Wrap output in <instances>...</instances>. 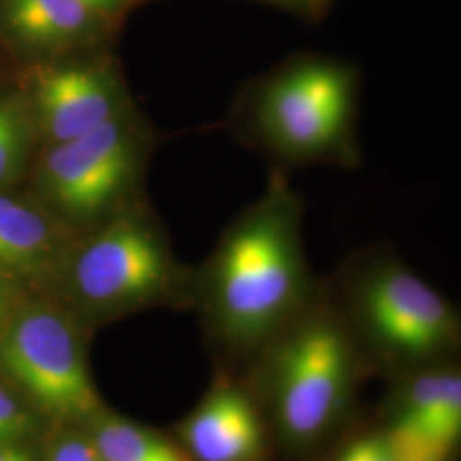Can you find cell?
<instances>
[{
	"instance_id": "6da1fadb",
	"label": "cell",
	"mask_w": 461,
	"mask_h": 461,
	"mask_svg": "<svg viewBox=\"0 0 461 461\" xmlns=\"http://www.w3.org/2000/svg\"><path fill=\"white\" fill-rule=\"evenodd\" d=\"M304 203L289 173L270 167L260 197L222 230L195 268L192 306L232 350L267 347L320 294L303 238Z\"/></svg>"
},
{
	"instance_id": "7a4b0ae2",
	"label": "cell",
	"mask_w": 461,
	"mask_h": 461,
	"mask_svg": "<svg viewBox=\"0 0 461 461\" xmlns=\"http://www.w3.org/2000/svg\"><path fill=\"white\" fill-rule=\"evenodd\" d=\"M359 68L327 55L301 53L243 84L222 129L270 167L361 165Z\"/></svg>"
},
{
	"instance_id": "3957f363",
	"label": "cell",
	"mask_w": 461,
	"mask_h": 461,
	"mask_svg": "<svg viewBox=\"0 0 461 461\" xmlns=\"http://www.w3.org/2000/svg\"><path fill=\"white\" fill-rule=\"evenodd\" d=\"M325 297L354 342L388 363H434L460 339L456 308L386 247L359 251Z\"/></svg>"
},
{
	"instance_id": "277c9868",
	"label": "cell",
	"mask_w": 461,
	"mask_h": 461,
	"mask_svg": "<svg viewBox=\"0 0 461 461\" xmlns=\"http://www.w3.org/2000/svg\"><path fill=\"white\" fill-rule=\"evenodd\" d=\"M268 393L280 434L308 445L346 411L354 384L356 342L323 289L268 344Z\"/></svg>"
},
{
	"instance_id": "5b68a950",
	"label": "cell",
	"mask_w": 461,
	"mask_h": 461,
	"mask_svg": "<svg viewBox=\"0 0 461 461\" xmlns=\"http://www.w3.org/2000/svg\"><path fill=\"white\" fill-rule=\"evenodd\" d=\"M194 274L175 258L161 228L127 205L79 248L70 284L87 310L112 314L158 301L192 304Z\"/></svg>"
},
{
	"instance_id": "8992f818",
	"label": "cell",
	"mask_w": 461,
	"mask_h": 461,
	"mask_svg": "<svg viewBox=\"0 0 461 461\" xmlns=\"http://www.w3.org/2000/svg\"><path fill=\"white\" fill-rule=\"evenodd\" d=\"M0 366L55 419L95 420L101 412L79 333L66 314L53 308H26L4 325Z\"/></svg>"
},
{
	"instance_id": "52a82bcc",
	"label": "cell",
	"mask_w": 461,
	"mask_h": 461,
	"mask_svg": "<svg viewBox=\"0 0 461 461\" xmlns=\"http://www.w3.org/2000/svg\"><path fill=\"white\" fill-rule=\"evenodd\" d=\"M148 144L131 108L91 132L55 144L45 161L50 197L76 222L106 221L127 207Z\"/></svg>"
},
{
	"instance_id": "ba28073f",
	"label": "cell",
	"mask_w": 461,
	"mask_h": 461,
	"mask_svg": "<svg viewBox=\"0 0 461 461\" xmlns=\"http://www.w3.org/2000/svg\"><path fill=\"white\" fill-rule=\"evenodd\" d=\"M34 103L55 144L91 132L129 110L118 74L98 60L45 68L36 76Z\"/></svg>"
},
{
	"instance_id": "9c48e42d",
	"label": "cell",
	"mask_w": 461,
	"mask_h": 461,
	"mask_svg": "<svg viewBox=\"0 0 461 461\" xmlns=\"http://www.w3.org/2000/svg\"><path fill=\"white\" fill-rule=\"evenodd\" d=\"M183 449L194 461H257L265 447L262 417L245 392L219 384L183 420Z\"/></svg>"
},
{
	"instance_id": "30bf717a",
	"label": "cell",
	"mask_w": 461,
	"mask_h": 461,
	"mask_svg": "<svg viewBox=\"0 0 461 461\" xmlns=\"http://www.w3.org/2000/svg\"><path fill=\"white\" fill-rule=\"evenodd\" d=\"M83 0H9L5 19L26 43L55 47L79 40L91 26Z\"/></svg>"
},
{
	"instance_id": "8fae6325",
	"label": "cell",
	"mask_w": 461,
	"mask_h": 461,
	"mask_svg": "<svg viewBox=\"0 0 461 461\" xmlns=\"http://www.w3.org/2000/svg\"><path fill=\"white\" fill-rule=\"evenodd\" d=\"M51 230L32 209L0 194V267L33 270L49 260Z\"/></svg>"
},
{
	"instance_id": "7c38bea8",
	"label": "cell",
	"mask_w": 461,
	"mask_h": 461,
	"mask_svg": "<svg viewBox=\"0 0 461 461\" xmlns=\"http://www.w3.org/2000/svg\"><path fill=\"white\" fill-rule=\"evenodd\" d=\"M89 438L104 461H194L183 446L125 419L98 415Z\"/></svg>"
},
{
	"instance_id": "4fadbf2b",
	"label": "cell",
	"mask_w": 461,
	"mask_h": 461,
	"mask_svg": "<svg viewBox=\"0 0 461 461\" xmlns=\"http://www.w3.org/2000/svg\"><path fill=\"white\" fill-rule=\"evenodd\" d=\"M26 129L16 110L0 101V186L14 182L26 158Z\"/></svg>"
},
{
	"instance_id": "5bb4252c",
	"label": "cell",
	"mask_w": 461,
	"mask_h": 461,
	"mask_svg": "<svg viewBox=\"0 0 461 461\" xmlns=\"http://www.w3.org/2000/svg\"><path fill=\"white\" fill-rule=\"evenodd\" d=\"M33 430L32 415L0 386V443H21Z\"/></svg>"
},
{
	"instance_id": "9a60e30c",
	"label": "cell",
	"mask_w": 461,
	"mask_h": 461,
	"mask_svg": "<svg viewBox=\"0 0 461 461\" xmlns=\"http://www.w3.org/2000/svg\"><path fill=\"white\" fill-rule=\"evenodd\" d=\"M335 461H396L386 434H367L352 441Z\"/></svg>"
},
{
	"instance_id": "2e32d148",
	"label": "cell",
	"mask_w": 461,
	"mask_h": 461,
	"mask_svg": "<svg viewBox=\"0 0 461 461\" xmlns=\"http://www.w3.org/2000/svg\"><path fill=\"white\" fill-rule=\"evenodd\" d=\"M49 461H104L89 436L68 432L50 449Z\"/></svg>"
},
{
	"instance_id": "e0dca14e",
	"label": "cell",
	"mask_w": 461,
	"mask_h": 461,
	"mask_svg": "<svg viewBox=\"0 0 461 461\" xmlns=\"http://www.w3.org/2000/svg\"><path fill=\"white\" fill-rule=\"evenodd\" d=\"M265 2L277 4V5H282V7L293 9V11L304 13V14L316 13L321 7V4H323V0H265Z\"/></svg>"
},
{
	"instance_id": "ac0fdd59",
	"label": "cell",
	"mask_w": 461,
	"mask_h": 461,
	"mask_svg": "<svg viewBox=\"0 0 461 461\" xmlns=\"http://www.w3.org/2000/svg\"><path fill=\"white\" fill-rule=\"evenodd\" d=\"M0 461H33L19 443H0Z\"/></svg>"
},
{
	"instance_id": "d6986e66",
	"label": "cell",
	"mask_w": 461,
	"mask_h": 461,
	"mask_svg": "<svg viewBox=\"0 0 461 461\" xmlns=\"http://www.w3.org/2000/svg\"><path fill=\"white\" fill-rule=\"evenodd\" d=\"M86 7L95 14H108L116 11L123 0H83Z\"/></svg>"
},
{
	"instance_id": "ffe728a7",
	"label": "cell",
	"mask_w": 461,
	"mask_h": 461,
	"mask_svg": "<svg viewBox=\"0 0 461 461\" xmlns=\"http://www.w3.org/2000/svg\"><path fill=\"white\" fill-rule=\"evenodd\" d=\"M5 313H7V297H5V293L0 285V331L5 325Z\"/></svg>"
}]
</instances>
